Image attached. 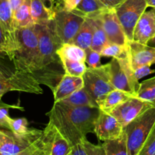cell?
Listing matches in <instances>:
<instances>
[{
  "instance_id": "15",
  "label": "cell",
  "mask_w": 155,
  "mask_h": 155,
  "mask_svg": "<svg viewBox=\"0 0 155 155\" xmlns=\"http://www.w3.org/2000/svg\"><path fill=\"white\" fill-rule=\"evenodd\" d=\"M154 35L155 8L144 12L135 27L133 40L147 45Z\"/></svg>"
},
{
  "instance_id": "17",
  "label": "cell",
  "mask_w": 155,
  "mask_h": 155,
  "mask_svg": "<svg viewBox=\"0 0 155 155\" xmlns=\"http://www.w3.org/2000/svg\"><path fill=\"white\" fill-rule=\"evenodd\" d=\"M106 66H107L110 81L114 89L135 95L132 89L128 76L121 66L119 60L113 58L109 63L106 64Z\"/></svg>"
},
{
  "instance_id": "5",
  "label": "cell",
  "mask_w": 155,
  "mask_h": 155,
  "mask_svg": "<svg viewBox=\"0 0 155 155\" xmlns=\"http://www.w3.org/2000/svg\"><path fill=\"white\" fill-rule=\"evenodd\" d=\"M85 20V15L76 10L68 12L61 8L56 11L52 26L61 45L71 42Z\"/></svg>"
},
{
  "instance_id": "39",
  "label": "cell",
  "mask_w": 155,
  "mask_h": 155,
  "mask_svg": "<svg viewBox=\"0 0 155 155\" xmlns=\"http://www.w3.org/2000/svg\"><path fill=\"white\" fill-rule=\"evenodd\" d=\"M71 155H88L87 151L83 145V142L73 146Z\"/></svg>"
},
{
  "instance_id": "47",
  "label": "cell",
  "mask_w": 155,
  "mask_h": 155,
  "mask_svg": "<svg viewBox=\"0 0 155 155\" xmlns=\"http://www.w3.org/2000/svg\"><path fill=\"white\" fill-rule=\"evenodd\" d=\"M0 52H1V51H0Z\"/></svg>"
},
{
  "instance_id": "21",
  "label": "cell",
  "mask_w": 155,
  "mask_h": 155,
  "mask_svg": "<svg viewBox=\"0 0 155 155\" xmlns=\"http://www.w3.org/2000/svg\"><path fill=\"white\" fill-rule=\"evenodd\" d=\"M0 22L8 34L11 40L17 45L16 28L14 21L13 11L9 0H0Z\"/></svg>"
},
{
  "instance_id": "43",
  "label": "cell",
  "mask_w": 155,
  "mask_h": 155,
  "mask_svg": "<svg viewBox=\"0 0 155 155\" xmlns=\"http://www.w3.org/2000/svg\"><path fill=\"white\" fill-rule=\"evenodd\" d=\"M9 133H10V130L6 131V130H0V147L8 139Z\"/></svg>"
},
{
  "instance_id": "26",
  "label": "cell",
  "mask_w": 155,
  "mask_h": 155,
  "mask_svg": "<svg viewBox=\"0 0 155 155\" xmlns=\"http://www.w3.org/2000/svg\"><path fill=\"white\" fill-rule=\"evenodd\" d=\"M102 146L106 155H130L127 147V136L124 132L117 139L104 141Z\"/></svg>"
},
{
  "instance_id": "10",
  "label": "cell",
  "mask_w": 155,
  "mask_h": 155,
  "mask_svg": "<svg viewBox=\"0 0 155 155\" xmlns=\"http://www.w3.org/2000/svg\"><path fill=\"white\" fill-rule=\"evenodd\" d=\"M110 43L126 45L128 42L114 8H104L97 12Z\"/></svg>"
},
{
  "instance_id": "32",
  "label": "cell",
  "mask_w": 155,
  "mask_h": 155,
  "mask_svg": "<svg viewBox=\"0 0 155 155\" xmlns=\"http://www.w3.org/2000/svg\"><path fill=\"white\" fill-rule=\"evenodd\" d=\"M8 130L17 136H23L27 134L30 129L28 128V122L26 118H10L8 120Z\"/></svg>"
},
{
  "instance_id": "11",
  "label": "cell",
  "mask_w": 155,
  "mask_h": 155,
  "mask_svg": "<svg viewBox=\"0 0 155 155\" xmlns=\"http://www.w3.org/2000/svg\"><path fill=\"white\" fill-rule=\"evenodd\" d=\"M43 130L30 129L23 136H17L10 131L9 138L1 147L0 155H19L32 146L42 135Z\"/></svg>"
},
{
  "instance_id": "46",
  "label": "cell",
  "mask_w": 155,
  "mask_h": 155,
  "mask_svg": "<svg viewBox=\"0 0 155 155\" xmlns=\"http://www.w3.org/2000/svg\"><path fill=\"white\" fill-rule=\"evenodd\" d=\"M154 64H155V61H154Z\"/></svg>"
},
{
  "instance_id": "18",
  "label": "cell",
  "mask_w": 155,
  "mask_h": 155,
  "mask_svg": "<svg viewBox=\"0 0 155 155\" xmlns=\"http://www.w3.org/2000/svg\"><path fill=\"white\" fill-rule=\"evenodd\" d=\"M97 12L85 15V16H86V19L89 21V22L90 23L92 28V32H93L92 42L90 48L95 51H98V52H101V50L110 42H108L107 35H106L104 28H103L101 19L98 17Z\"/></svg>"
},
{
  "instance_id": "2",
  "label": "cell",
  "mask_w": 155,
  "mask_h": 155,
  "mask_svg": "<svg viewBox=\"0 0 155 155\" xmlns=\"http://www.w3.org/2000/svg\"><path fill=\"white\" fill-rule=\"evenodd\" d=\"M16 51L12 59L15 71L34 76L43 84L39 66L38 37L34 25L16 30Z\"/></svg>"
},
{
  "instance_id": "44",
  "label": "cell",
  "mask_w": 155,
  "mask_h": 155,
  "mask_svg": "<svg viewBox=\"0 0 155 155\" xmlns=\"http://www.w3.org/2000/svg\"><path fill=\"white\" fill-rule=\"evenodd\" d=\"M147 45H149V46L151 47H153V48H155V35L152 38H151V39H150L149 41H148Z\"/></svg>"
},
{
  "instance_id": "9",
  "label": "cell",
  "mask_w": 155,
  "mask_h": 155,
  "mask_svg": "<svg viewBox=\"0 0 155 155\" xmlns=\"http://www.w3.org/2000/svg\"><path fill=\"white\" fill-rule=\"evenodd\" d=\"M151 107H153V105L148 101L137 96H133L115 107L110 112V114L125 128L142 112Z\"/></svg>"
},
{
  "instance_id": "25",
  "label": "cell",
  "mask_w": 155,
  "mask_h": 155,
  "mask_svg": "<svg viewBox=\"0 0 155 155\" xmlns=\"http://www.w3.org/2000/svg\"><path fill=\"white\" fill-rule=\"evenodd\" d=\"M92 36H93V32H92V26L86 18L83 25L69 43L74 44L83 49L86 50L90 48L92 45Z\"/></svg>"
},
{
  "instance_id": "7",
  "label": "cell",
  "mask_w": 155,
  "mask_h": 155,
  "mask_svg": "<svg viewBox=\"0 0 155 155\" xmlns=\"http://www.w3.org/2000/svg\"><path fill=\"white\" fill-rule=\"evenodd\" d=\"M83 78L84 89L97 103L106 94L115 89L110 81L106 64L87 68Z\"/></svg>"
},
{
  "instance_id": "34",
  "label": "cell",
  "mask_w": 155,
  "mask_h": 155,
  "mask_svg": "<svg viewBox=\"0 0 155 155\" xmlns=\"http://www.w3.org/2000/svg\"><path fill=\"white\" fill-rule=\"evenodd\" d=\"M86 62L89 68H97L101 66V53L92 49L91 48L86 50Z\"/></svg>"
},
{
  "instance_id": "40",
  "label": "cell",
  "mask_w": 155,
  "mask_h": 155,
  "mask_svg": "<svg viewBox=\"0 0 155 155\" xmlns=\"http://www.w3.org/2000/svg\"><path fill=\"white\" fill-rule=\"evenodd\" d=\"M104 5L108 8H116L127 0H101Z\"/></svg>"
},
{
  "instance_id": "22",
  "label": "cell",
  "mask_w": 155,
  "mask_h": 155,
  "mask_svg": "<svg viewBox=\"0 0 155 155\" xmlns=\"http://www.w3.org/2000/svg\"><path fill=\"white\" fill-rule=\"evenodd\" d=\"M61 104L70 107H98L96 101L92 98L89 92L84 89L77 91L70 96L67 97L61 101Z\"/></svg>"
},
{
  "instance_id": "23",
  "label": "cell",
  "mask_w": 155,
  "mask_h": 155,
  "mask_svg": "<svg viewBox=\"0 0 155 155\" xmlns=\"http://www.w3.org/2000/svg\"><path fill=\"white\" fill-rule=\"evenodd\" d=\"M30 4H31V0H26L25 2L13 13L16 30L27 28L35 24L31 16Z\"/></svg>"
},
{
  "instance_id": "4",
  "label": "cell",
  "mask_w": 155,
  "mask_h": 155,
  "mask_svg": "<svg viewBox=\"0 0 155 155\" xmlns=\"http://www.w3.org/2000/svg\"><path fill=\"white\" fill-rule=\"evenodd\" d=\"M155 125V107L142 112L124 128L129 154L138 155Z\"/></svg>"
},
{
  "instance_id": "28",
  "label": "cell",
  "mask_w": 155,
  "mask_h": 155,
  "mask_svg": "<svg viewBox=\"0 0 155 155\" xmlns=\"http://www.w3.org/2000/svg\"><path fill=\"white\" fill-rule=\"evenodd\" d=\"M65 74L75 77H83L86 71V63L70 60L68 58H60Z\"/></svg>"
},
{
  "instance_id": "20",
  "label": "cell",
  "mask_w": 155,
  "mask_h": 155,
  "mask_svg": "<svg viewBox=\"0 0 155 155\" xmlns=\"http://www.w3.org/2000/svg\"><path fill=\"white\" fill-rule=\"evenodd\" d=\"M31 16L34 24H48L54 20L56 10L42 0H31Z\"/></svg>"
},
{
  "instance_id": "27",
  "label": "cell",
  "mask_w": 155,
  "mask_h": 155,
  "mask_svg": "<svg viewBox=\"0 0 155 155\" xmlns=\"http://www.w3.org/2000/svg\"><path fill=\"white\" fill-rule=\"evenodd\" d=\"M137 97L148 101L155 107V77L140 83Z\"/></svg>"
},
{
  "instance_id": "19",
  "label": "cell",
  "mask_w": 155,
  "mask_h": 155,
  "mask_svg": "<svg viewBox=\"0 0 155 155\" xmlns=\"http://www.w3.org/2000/svg\"><path fill=\"white\" fill-rule=\"evenodd\" d=\"M133 96H136V95L119 89H114L106 94L98 101L97 104L100 110L106 113L110 114V112L115 107Z\"/></svg>"
},
{
  "instance_id": "49",
  "label": "cell",
  "mask_w": 155,
  "mask_h": 155,
  "mask_svg": "<svg viewBox=\"0 0 155 155\" xmlns=\"http://www.w3.org/2000/svg\"><path fill=\"white\" fill-rule=\"evenodd\" d=\"M154 155H155V154H154Z\"/></svg>"
},
{
  "instance_id": "33",
  "label": "cell",
  "mask_w": 155,
  "mask_h": 155,
  "mask_svg": "<svg viewBox=\"0 0 155 155\" xmlns=\"http://www.w3.org/2000/svg\"><path fill=\"white\" fill-rule=\"evenodd\" d=\"M155 154V125L138 155Z\"/></svg>"
},
{
  "instance_id": "41",
  "label": "cell",
  "mask_w": 155,
  "mask_h": 155,
  "mask_svg": "<svg viewBox=\"0 0 155 155\" xmlns=\"http://www.w3.org/2000/svg\"><path fill=\"white\" fill-rule=\"evenodd\" d=\"M47 5L53 8L56 11L62 8V0H42Z\"/></svg>"
},
{
  "instance_id": "31",
  "label": "cell",
  "mask_w": 155,
  "mask_h": 155,
  "mask_svg": "<svg viewBox=\"0 0 155 155\" xmlns=\"http://www.w3.org/2000/svg\"><path fill=\"white\" fill-rule=\"evenodd\" d=\"M128 52L127 44L126 45H118L114 43H108L100 53L104 57H111L115 58H122L126 56Z\"/></svg>"
},
{
  "instance_id": "37",
  "label": "cell",
  "mask_w": 155,
  "mask_h": 155,
  "mask_svg": "<svg viewBox=\"0 0 155 155\" xmlns=\"http://www.w3.org/2000/svg\"><path fill=\"white\" fill-rule=\"evenodd\" d=\"M155 72V70L151 69V66L149 65H145V66L139 67V68H136L134 70V74L136 77V80L139 81L140 79L143 78V77H146V76L149 75V74H153Z\"/></svg>"
},
{
  "instance_id": "13",
  "label": "cell",
  "mask_w": 155,
  "mask_h": 155,
  "mask_svg": "<svg viewBox=\"0 0 155 155\" xmlns=\"http://www.w3.org/2000/svg\"><path fill=\"white\" fill-rule=\"evenodd\" d=\"M44 137L48 150V155H69L72 145L51 122L43 130Z\"/></svg>"
},
{
  "instance_id": "36",
  "label": "cell",
  "mask_w": 155,
  "mask_h": 155,
  "mask_svg": "<svg viewBox=\"0 0 155 155\" xmlns=\"http://www.w3.org/2000/svg\"><path fill=\"white\" fill-rule=\"evenodd\" d=\"M10 106H0V127L8 130V109Z\"/></svg>"
},
{
  "instance_id": "48",
  "label": "cell",
  "mask_w": 155,
  "mask_h": 155,
  "mask_svg": "<svg viewBox=\"0 0 155 155\" xmlns=\"http://www.w3.org/2000/svg\"><path fill=\"white\" fill-rule=\"evenodd\" d=\"M69 155H71V154H69Z\"/></svg>"
},
{
  "instance_id": "45",
  "label": "cell",
  "mask_w": 155,
  "mask_h": 155,
  "mask_svg": "<svg viewBox=\"0 0 155 155\" xmlns=\"http://www.w3.org/2000/svg\"><path fill=\"white\" fill-rule=\"evenodd\" d=\"M148 7H151L155 8V0H145Z\"/></svg>"
},
{
  "instance_id": "42",
  "label": "cell",
  "mask_w": 155,
  "mask_h": 155,
  "mask_svg": "<svg viewBox=\"0 0 155 155\" xmlns=\"http://www.w3.org/2000/svg\"><path fill=\"white\" fill-rule=\"evenodd\" d=\"M25 1L26 0H9V2H10L11 7H12V11H13V13L20 6L22 5L25 2Z\"/></svg>"
},
{
  "instance_id": "14",
  "label": "cell",
  "mask_w": 155,
  "mask_h": 155,
  "mask_svg": "<svg viewBox=\"0 0 155 155\" xmlns=\"http://www.w3.org/2000/svg\"><path fill=\"white\" fill-rule=\"evenodd\" d=\"M128 55L133 70L145 65H151L155 61V48L133 40H128Z\"/></svg>"
},
{
  "instance_id": "35",
  "label": "cell",
  "mask_w": 155,
  "mask_h": 155,
  "mask_svg": "<svg viewBox=\"0 0 155 155\" xmlns=\"http://www.w3.org/2000/svg\"><path fill=\"white\" fill-rule=\"evenodd\" d=\"M83 145L87 151L88 155H106L102 145H95L86 139L83 140Z\"/></svg>"
},
{
  "instance_id": "29",
  "label": "cell",
  "mask_w": 155,
  "mask_h": 155,
  "mask_svg": "<svg viewBox=\"0 0 155 155\" xmlns=\"http://www.w3.org/2000/svg\"><path fill=\"white\" fill-rule=\"evenodd\" d=\"M17 45L11 40L8 34L0 22V51L8 56L12 61L14 53L16 51Z\"/></svg>"
},
{
  "instance_id": "8",
  "label": "cell",
  "mask_w": 155,
  "mask_h": 155,
  "mask_svg": "<svg viewBox=\"0 0 155 155\" xmlns=\"http://www.w3.org/2000/svg\"><path fill=\"white\" fill-rule=\"evenodd\" d=\"M148 7L145 0H127L115 8L128 40H133L135 27Z\"/></svg>"
},
{
  "instance_id": "6",
  "label": "cell",
  "mask_w": 155,
  "mask_h": 155,
  "mask_svg": "<svg viewBox=\"0 0 155 155\" xmlns=\"http://www.w3.org/2000/svg\"><path fill=\"white\" fill-rule=\"evenodd\" d=\"M41 83L33 75L15 71L7 76L0 70V100L10 91L27 92L33 94L43 93Z\"/></svg>"
},
{
  "instance_id": "38",
  "label": "cell",
  "mask_w": 155,
  "mask_h": 155,
  "mask_svg": "<svg viewBox=\"0 0 155 155\" xmlns=\"http://www.w3.org/2000/svg\"><path fill=\"white\" fill-rule=\"evenodd\" d=\"M82 0H62V9L71 12L77 8Z\"/></svg>"
},
{
  "instance_id": "1",
  "label": "cell",
  "mask_w": 155,
  "mask_h": 155,
  "mask_svg": "<svg viewBox=\"0 0 155 155\" xmlns=\"http://www.w3.org/2000/svg\"><path fill=\"white\" fill-rule=\"evenodd\" d=\"M99 112L98 107H74L58 102L54 103L47 115L73 147L94 133Z\"/></svg>"
},
{
  "instance_id": "3",
  "label": "cell",
  "mask_w": 155,
  "mask_h": 155,
  "mask_svg": "<svg viewBox=\"0 0 155 155\" xmlns=\"http://www.w3.org/2000/svg\"><path fill=\"white\" fill-rule=\"evenodd\" d=\"M35 30L38 37L39 51V66L43 84L52 89L50 78L54 76V71L50 69L51 64L61 61L57 50L61 46L52 26V21L48 24H35Z\"/></svg>"
},
{
  "instance_id": "30",
  "label": "cell",
  "mask_w": 155,
  "mask_h": 155,
  "mask_svg": "<svg viewBox=\"0 0 155 155\" xmlns=\"http://www.w3.org/2000/svg\"><path fill=\"white\" fill-rule=\"evenodd\" d=\"M104 8H107V7L101 0H82L75 10L87 15Z\"/></svg>"
},
{
  "instance_id": "24",
  "label": "cell",
  "mask_w": 155,
  "mask_h": 155,
  "mask_svg": "<svg viewBox=\"0 0 155 155\" xmlns=\"http://www.w3.org/2000/svg\"><path fill=\"white\" fill-rule=\"evenodd\" d=\"M59 58H68L70 60L86 63V50L72 43L62 44L57 50Z\"/></svg>"
},
{
  "instance_id": "12",
  "label": "cell",
  "mask_w": 155,
  "mask_h": 155,
  "mask_svg": "<svg viewBox=\"0 0 155 155\" xmlns=\"http://www.w3.org/2000/svg\"><path fill=\"white\" fill-rule=\"evenodd\" d=\"M124 132V127L114 117L100 110L94 130V133L96 135L98 140L104 142L117 139Z\"/></svg>"
},
{
  "instance_id": "16",
  "label": "cell",
  "mask_w": 155,
  "mask_h": 155,
  "mask_svg": "<svg viewBox=\"0 0 155 155\" xmlns=\"http://www.w3.org/2000/svg\"><path fill=\"white\" fill-rule=\"evenodd\" d=\"M84 87L83 77H75L64 74L53 89L54 103H58L77 91Z\"/></svg>"
}]
</instances>
